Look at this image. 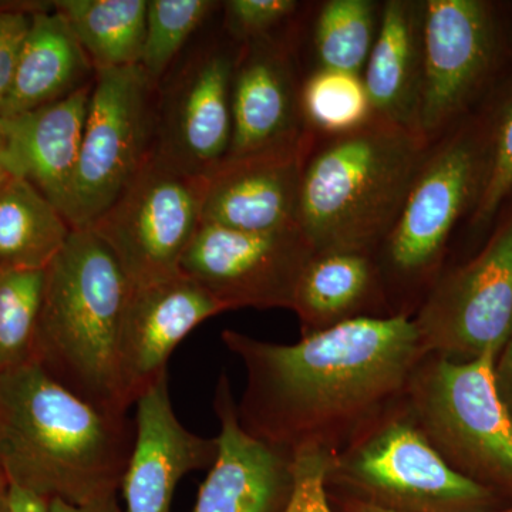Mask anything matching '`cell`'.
Here are the masks:
<instances>
[{
  "label": "cell",
  "instance_id": "obj_1",
  "mask_svg": "<svg viewBox=\"0 0 512 512\" xmlns=\"http://www.w3.org/2000/svg\"><path fill=\"white\" fill-rule=\"evenodd\" d=\"M221 339L247 376L242 429L291 458L308 448L338 456L403 402L427 356L406 315L348 320L295 345L232 329Z\"/></svg>",
  "mask_w": 512,
  "mask_h": 512
},
{
  "label": "cell",
  "instance_id": "obj_2",
  "mask_svg": "<svg viewBox=\"0 0 512 512\" xmlns=\"http://www.w3.org/2000/svg\"><path fill=\"white\" fill-rule=\"evenodd\" d=\"M127 414L99 409L36 362L0 375V477L45 500L116 494L134 446Z\"/></svg>",
  "mask_w": 512,
  "mask_h": 512
},
{
  "label": "cell",
  "instance_id": "obj_3",
  "mask_svg": "<svg viewBox=\"0 0 512 512\" xmlns=\"http://www.w3.org/2000/svg\"><path fill=\"white\" fill-rule=\"evenodd\" d=\"M133 284L93 229H73L45 271L35 362L87 403L127 414L120 338Z\"/></svg>",
  "mask_w": 512,
  "mask_h": 512
},
{
  "label": "cell",
  "instance_id": "obj_4",
  "mask_svg": "<svg viewBox=\"0 0 512 512\" xmlns=\"http://www.w3.org/2000/svg\"><path fill=\"white\" fill-rule=\"evenodd\" d=\"M424 144L416 128L383 119L306 163L296 221L315 254H367L389 237L423 167Z\"/></svg>",
  "mask_w": 512,
  "mask_h": 512
},
{
  "label": "cell",
  "instance_id": "obj_5",
  "mask_svg": "<svg viewBox=\"0 0 512 512\" xmlns=\"http://www.w3.org/2000/svg\"><path fill=\"white\" fill-rule=\"evenodd\" d=\"M493 353L458 362L427 355L407 387V409L441 458L461 476L512 504V413Z\"/></svg>",
  "mask_w": 512,
  "mask_h": 512
},
{
  "label": "cell",
  "instance_id": "obj_6",
  "mask_svg": "<svg viewBox=\"0 0 512 512\" xmlns=\"http://www.w3.org/2000/svg\"><path fill=\"white\" fill-rule=\"evenodd\" d=\"M330 483L362 494L356 501L399 512H481L512 505L448 466L404 400L332 458Z\"/></svg>",
  "mask_w": 512,
  "mask_h": 512
},
{
  "label": "cell",
  "instance_id": "obj_7",
  "mask_svg": "<svg viewBox=\"0 0 512 512\" xmlns=\"http://www.w3.org/2000/svg\"><path fill=\"white\" fill-rule=\"evenodd\" d=\"M158 84L140 64L99 70L63 215L90 228L154 151Z\"/></svg>",
  "mask_w": 512,
  "mask_h": 512
},
{
  "label": "cell",
  "instance_id": "obj_8",
  "mask_svg": "<svg viewBox=\"0 0 512 512\" xmlns=\"http://www.w3.org/2000/svg\"><path fill=\"white\" fill-rule=\"evenodd\" d=\"M207 184V175L185 173L153 151L90 227L133 286L181 274V261L201 225Z\"/></svg>",
  "mask_w": 512,
  "mask_h": 512
},
{
  "label": "cell",
  "instance_id": "obj_9",
  "mask_svg": "<svg viewBox=\"0 0 512 512\" xmlns=\"http://www.w3.org/2000/svg\"><path fill=\"white\" fill-rule=\"evenodd\" d=\"M413 320L427 355L500 356L512 329V214L476 258L441 279Z\"/></svg>",
  "mask_w": 512,
  "mask_h": 512
},
{
  "label": "cell",
  "instance_id": "obj_10",
  "mask_svg": "<svg viewBox=\"0 0 512 512\" xmlns=\"http://www.w3.org/2000/svg\"><path fill=\"white\" fill-rule=\"evenodd\" d=\"M313 255L299 225L245 232L201 222L180 271L227 311L292 309L299 278Z\"/></svg>",
  "mask_w": 512,
  "mask_h": 512
},
{
  "label": "cell",
  "instance_id": "obj_11",
  "mask_svg": "<svg viewBox=\"0 0 512 512\" xmlns=\"http://www.w3.org/2000/svg\"><path fill=\"white\" fill-rule=\"evenodd\" d=\"M235 60L221 49L192 53L158 86L154 154L188 174L210 175L228 156Z\"/></svg>",
  "mask_w": 512,
  "mask_h": 512
},
{
  "label": "cell",
  "instance_id": "obj_12",
  "mask_svg": "<svg viewBox=\"0 0 512 512\" xmlns=\"http://www.w3.org/2000/svg\"><path fill=\"white\" fill-rule=\"evenodd\" d=\"M494 52L490 12L477 0H430L421 23V79L416 126H444L474 92Z\"/></svg>",
  "mask_w": 512,
  "mask_h": 512
},
{
  "label": "cell",
  "instance_id": "obj_13",
  "mask_svg": "<svg viewBox=\"0 0 512 512\" xmlns=\"http://www.w3.org/2000/svg\"><path fill=\"white\" fill-rule=\"evenodd\" d=\"M480 154L467 138L423 164L387 242L394 271L417 276L440 259L451 229L477 190Z\"/></svg>",
  "mask_w": 512,
  "mask_h": 512
},
{
  "label": "cell",
  "instance_id": "obj_14",
  "mask_svg": "<svg viewBox=\"0 0 512 512\" xmlns=\"http://www.w3.org/2000/svg\"><path fill=\"white\" fill-rule=\"evenodd\" d=\"M227 309L183 274L133 286L120 338V377L128 406L168 372L188 333Z\"/></svg>",
  "mask_w": 512,
  "mask_h": 512
},
{
  "label": "cell",
  "instance_id": "obj_15",
  "mask_svg": "<svg viewBox=\"0 0 512 512\" xmlns=\"http://www.w3.org/2000/svg\"><path fill=\"white\" fill-rule=\"evenodd\" d=\"M134 404L136 436L120 485L126 512H171L181 478L214 464L217 437L198 436L181 424L171 403L168 372Z\"/></svg>",
  "mask_w": 512,
  "mask_h": 512
},
{
  "label": "cell",
  "instance_id": "obj_16",
  "mask_svg": "<svg viewBox=\"0 0 512 512\" xmlns=\"http://www.w3.org/2000/svg\"><path fill=\"white\" fill-rule=\"evenodd\" d=\"M311 137L239 160L224 161L208 177L201 222L245 232L298 225L299 192Z\"/></svg>",
  "mask_w": 512,
  "mask_h": 512
},
{
  "label": "cell",
  "instance_id": "obj_17",
  "mask_svg": "<svg viewBox=\"0 0 512 512\" xmlns=\"http://www.w3.org/2000/svg\"><path fill=\"white\" fill-rule=\"evenodd\" d=\"M221 423L218 454L202 483L194 512H282L291 500L293 458L242 429L227 373L215 387Z\"/></svg>",
  "mask_w": 512,
  "mask_h": 512
},
{
  "label": "cell",
  "instance_id": "obj_18",
  "mask_svg": "<svg viewBox=\"0 0 512 512\" xmlns=\"http://www.w3.org/2000/svg\"><path fill=\"white\" fill-rule=\"evenodd\" d=\"M298 104L288 60L268 37L245 43L232 74V138L224 161L293 146Z\"/></svg>",
  "mask_w": 512,
  "mask_h": 512
},
{
  "label": "cell",
  "instance_id": "obj_19",
  "mask_svg": "<svg viewBox=\"0 0 512 512\" xmlns=\"http://www.w3.org/2000/svg\"><path fill=\"white\" fill-rule=\"evenodd\" d=\"M93 83L55 103L3 119L6 141L0 165L12 177L33 185L62 214L79 160Z\"/></svg>",
  "mask_w": 512,
  "mask_h": 512
},
{
  "label": "cell",
  "instance_id": "obj_20",
  "mask_svg": "<svg viewBox=\"0 0 512 512\" xmlns=\"http://www.w3.org/2000/svg\"><path fill=\"white\" fill-rule=\"evenodd\" d=\"M94 77L96 69L72 29L52 2H45L32 13L0 116L10 119L55 103L93 83Z\"/></svg>",
  "mask_w": 512,
  "mask_h": 512
},
{
  "label": "cell",
  "instance_id": "obj_21",
  "mask_svg": "<svg viewBox=\"0 0 512 512\" xmlns=\"http://www.w3.org/2000/svg\"><path fill=\"white\" fill-rule=\"evenodd\" d=\"M421 23L423 18L414 3L402 0L386 3L363 77L372 110L384 120L416 130Z\"/></svg>",
  "mask_w": 512,
  "mask_h": 512
},
{
  "label": "cell",
  "instance_id": "obj_22",
  "mask_svg": "<svg viewBox=\"0 0 512 512\" xmlns=\"http://www.w3.org/2000/svg\"><path fill=\"white\" fill-rule=\"evenodd\" d=\"M376 285L375 266L367 254L313 255L299 278L291 309L301 320L302 336L363 318L360 312L376 292Z\"/></svg>",
  "mask_w": 512,
  "mask_h": 512
},
{
  "label": "cell",
  "instance_id": "obj_23",
  "mask_svg": "<svg viewBox=\"0 0 512 512\" xmlns=\"http://www.w3.org/2000/svg\"><path fill=\"white\" fill-rule=\"evenodd\" d=\"M72 231L33 185L8 175L0 187V269L46 271Z\"/></svg>",
  "mask_w": 512,
  "mask_h": 512
},
{
  "label": "cell",
  "instance_id": "obj_24",
  "mask_svg": "<svg viewBox=\"0 0 512 512\" xmlns=\"http://www.w3.org/2000/svg\"><path fill=\"white\" fill-rule=\"evenodd\" d=\"M52 5L96 72L140 64L148 0H57Z\"/></svg>",
  "mask_w": 512,
  "mask_h": 512
},
{
  "label": "cell",
  "instance_id": "obj_25",
  "mask_svg": "<svg viewBox=\"0 0 512 512\" xmlns=\"http://www.w3.org/2000/svg\"><path fill=\"white\" fill-rule=\"evenodd\" d=\"M45 271L0 269V375L35 362Z\"/></svg>",
  "mask_w": 512,
  "mask_h": 512
},
{
  "label": "cell",
  "instance_id": "obj_26",
  "mask_svg": "<svg viewBox=\"0 0 512 512\" xmlns=\"http://www.w3.org/2000/svg\"><path fill=\"white\" fill-rule=\"evenodd\" d=\"M375 39V5L369 0H332L320 10L315 45L322 69L359 74Z\"/></svg>",
  "mask_w": 512,
  "mask_h": 512
},
{
  "label": "cell",
  "instance_id": "obj_27",
  "mask_svg": "<svg viewBox=\"0 0 512 512\" xmlns=\"http://www.w3.org/2000/svg\"><path fill=\"white\" fill-rule=\"evenodd\" d=\"M218 3L211 0H148L140 66L160 86L191 36Z\"/></svg>",
  "mask_w": 512,
  "mask_h": 512
},
{
  "label": "cell",
  "instance_id": "obj_28",
  "mask_svg": "<svg viewBox=\"0 0 512 512\" xmlns=\"http://www.w3.org/2000/svg\"><path fill=\"white\" fill-rule=\"evenodd\" d=\"M306 117L320 130L353 133L369 120L372 104L359 74L320 69L305 83L301 96Z\"/></svg>",
  "mask_w": 512,
  "mask_h": 512
},
{
  "label": "cell",
  "instance_id": "obj_29",
  "mask_svg": "<svg viewBox=\"0 0 512 512\" xmlns=\"http://www.w3.org/2000/svg\"><path fill=\"white\" fill-rule=\"evenodd\" d=\"M512 191V101L504 111L495 133L490 161L485 168L483 183L478 192L474 225L493 220L505 198Z\"/></svg>",
  "mask_w": 512,
  "mask_h": 512
},
{
  "label": "cell",
  "instance_id": "obj_30",
  "mask_svg": "<svg viewBox=\"0 0 512 512\" xmlns=\"http://www.w3.org/2000/svg\"><path fill=\"white\" fill-rule=\"evenodd\" d=\"M332 458L315 448L299 451L293 456L295 485L291 500L282 512H333L326 485Z\"/></svg>",
  "mask_w": 512,
  "mask_h": 512
},
{
  "label": "cell",
  "instance_id": "obj_31",
  "mask_svg": "<svg viewBox=\"0 0 512 512\" xmlns=\"http://www.w3.org/2000/svg\"><path fill=\"white\" fill-rule=\"evenodd\" d=\"M293 0H231L225 3L229 32L245 43L268 37L269 30L295 12Z\"/></svg>",
  "mask_w": 512,
  "mask_h": 512
},
{
  "label": "cell",
  "instance_id": "obj_32",
  "mask_svg": "<svg viewBox=\"0 0 512 512\" xmlns=\"http://www.w3.org/2000/svg\"><path fill=\"white\" fill-rule=\"evenodd\" d=\"M43 5L45 2L12 0L9 6L0 10V103L12 84L20 50L32 22V13Z\"/></svg>",
  "mask_w": 512,
  "mask_h": 512
},
{
  "label": "cell",
  "instance_id": "obj_33",
  "mask_svg": "<svg viewBox=\"0 0 512 512\" xmlns=\"http://www.w3.org/2000/svg\"><path fill=\"white\" fill-rule=\"evenodd\" d=\"M495 382L501 399L512 413V329L510 338L495 363Z\"/></svg>",
  "mask_w": 512,
  "mask_h": 512
},
{
  "label": "cell",
  "instance_id": "obj_34",
  "mask_svg": "<svg viewBox=\"0 0 512 512\" xmlns=\"http://www.w3.org/2000/svg\"><path fill=\"white\" fill-rule=\"evenodd\" d=\"M6 503L9 512H49V501L16 485L6 484Z\"/></svg>",
  "mask_w": 512,
  "mask_h": 512
},
{
  "label": "cell",
  "instance_id": "obj_35",
  "mask_svg": "<svg viewBox=\"0 0 512 512\" xmlns=\"http://www.w3.org/2000/svg\"><path fill=\"white\" fill-rule=\"evenodd\" d=\"M49 512H120V508L116 494H110L84 505L64 503L62 500H50Z\"/></svg>",
  "mask_w": 512,
  "mask_h": 512
},
{
  "label": "cell",
  "instance_id": "obj_36",
  "mask_svg": "<svg viewBox=\"0 0 512 512\" xmlns=\"http://www.w3.org/2000/svg\"><path fill=\"white\" fill-rule=\"evenodd\" d=\"M348 512H399L387 510V508L379 507V505L362 503V501H352L348 505ZM481 512H512V505L510 507L500 508V510L481 511Z\"/></svg>",
  "mask_w": 512,
  "mask_h": 512
},
{
  "label": "cell",
  "instance_id": "obj_37",
  "mask_svg": "<svg viewBox=\"0 0 512 512\" xmlns=\"http://www.w3.org/2000/svg\"><path fill=\"white\" fill-rule=\"evenodd\" d=\"M0 512H9L8 503H6V484L3 481L2 487H0Z\"/></svg>",
  "mask_w": 512,
  "mask_h": 512
},
{
  "label": "cell",
  "instance_id": "obj_38",
  "mask_svg": "<svg viewBox=\"0 0 512 512\" xmlns=\"http://www.w3.org/2000/svg\"><path fill=\"white\" fill-rule=\"evenodd\" d=\"M6 131H5V120L0 116V154H2L3 147H5Z\"/></svg>",
  "mask_w": 512,
  "mask_h": 512
},
{
  "label": "cell",
  "instance_id": "obj_39",
  "mask_svg": "<svg viewBox=\"0 0 512 512\" xmlns=\"http://www.w3.org/2000/svg\"><path fill=\"white\" fill-rule=\"evenodd\" d=\"M8 173H6L5 168L0 165V187H2V184L5 183L6 178H8Z\"/></svg>",
  "mask_w": 512,
  "mask_h": 512
},
{
  "label": "cell",
  "instance_id": "obj_40",
  "mask_svg": "<svg viewBox=\"0 0 512 512\" xmlns=\"http://www.w3.org/2000/svg\"><path fill=\"white\" fill-rule=\"evenodd\" d=\"M10 3H12V0H0V10L9 6Z\"/></svg>",
  "mask_w": 512,
  "mask_h": 512
},
{
  "label": "cell",
  "instance_id": "obj_41",
  "mask_svg": "<svg viewBox=\"0 0 512 512\" xmlns=\"http://www.w3.org/2000/svg\"><path fill=\"white\" fill-rule=\"evenodd\" d=\"M2 484H3V480H2V477H0V487H2Z\"/></svg>",
  "mask_w": 512,
  "mask_h": 512
}]
</instances>
